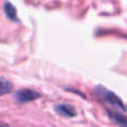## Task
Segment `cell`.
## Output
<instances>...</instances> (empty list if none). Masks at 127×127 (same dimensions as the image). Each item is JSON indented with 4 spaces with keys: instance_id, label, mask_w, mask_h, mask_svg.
<instances>
[{
    "instance_id": "6da1fadb",
    "label": "cell",
    "mask_w": 127,
    "mask_h": 127,
    "mask_svg": "<svg viewBox=\"0 0 127 127\" xmlns=\"http://www.w3.org/2000/svg\"><path fill=\"white\" fill-rule=\"evenodd\" d=\"M94 90L97 94V96H98L101 100L106 101L107 104L112 105L113 107L119 108V109L123 110V112H126V106L124 105L123 101L121 100V98H119L116 94H114L113 92L108 90L107 88L104 87V86H101V85L96 86V87L94 88Z\"/></svg>"
},
{
    "instance_id": "7a4b0ae2",
    "label": "cell",
    "mask_w": 127,
    "mask_h": 127,
    "mask_svg": "<svg viewBox=\"0 0 127 127\" xmlns=\"http://www.w3.org/2000/svg\"><path fill=\"white\" fill-rule=\"evenodd\" d=\"M40 97V94L32 89H20L15 94V98L18 103H29Z\"/></svg>"
},
{
    "instance_id": "3957f363",
    "label": "cell",
    "mask_w": 127,
    "mask_h": 127,
    "mask_svg": "<svg viewBox=\"0 0 127 127\" xmlns=\"http://www.w3.org/2000/svg\"><path fill=\"white\" fill-rule=\"evenodd\" d=\"M55 110L56 113L64 117H68V118H71L75 117L77 115V110L75 109V107L72 105L69 104H59V105L55 106Z\"/></svg>"
},
{
    "instance_id": "277c9868",
    "label": "cell",
    "mask_w": 127,
    "mask_h": 127,
    "mask_svg": "<svg viewBox=\"0 0 127 127\" xmlns=\"http://www.w3.org/2000/svg\"><path fill=\"white\" fill-rule=\"evenodd\" d=\"M108 116L113 119L116 124H118L121 127H127V117L122 115L118 112H108Z\"/></svg>"
},
{
    "instance_id": "5b68a950",
    "label": "cell",
    "mask_w": 127,
    "mask_h": 127,
    "mask_svg": "<svg viewBox=\"0 0 127 127\" xmlns=\"http://www.w3.org/2000/svg\"><path fill=\"white\" fill-rule=\"evenodd\" d=\"M3 10L6 16L11 20V21H18V17H17V10L16 8L10 3L9 1H6L3 4Z\"/></svg>"
},
{
    "instance_id": "8992f818",
    "label": "cell",
    "mask_w": 127,
    "mask_h": 127,
    "mask_svg": "<svg viewBox=\"0 0 127 127\" xmlns=\"http://www.w3.org/2000/svg\"><path fill=\"white\" fill-rule=\"evenodd\" d=\"M13 89V85L11 84V81H9L8 79L0 77V96L7 95L9 93H11Z\"/></svg>"
},
{
    "instance_id": "52a82bcc",
    "label": "cell",
    "mask_w": 127,
    "mask_h": 127,
    "mask_svg": "<svg viewBox=\"0 0 127 127\" xmlns=\"http://www.w3.org/2000/svg\"><path fill=\"white\" fill-rule=\"evenodd\" d=\"M0 127H10L9 125H7V124H3V123H0Z\"/></svg>"
}]
</instances>
